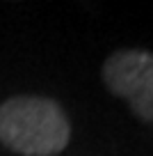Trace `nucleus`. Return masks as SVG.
<instances>
[{"label": "nucleus", "instance_id": "2", "mask_svg": "<svg viewBox=\"0 0 153 156\" xmlns=\"http://www.w3.org/2000/svg\"><path fill=\"white\" fill-rule=\"evenodd\" d=\"M103 80L107 90L133 108V112L153 122V53L128 48L110 55L103 64Z\"/></svg>", "mask_w": 153, "mask_h": 156}, {"label": "nucleus", "instance_id": "1", "mask_svg": "<svg viewBox=\"0 0 153 156\" xmlns=\"http://www.w3.org/2000/svg\"><path fill=\"white\" fill-rule=\"evenodd\" d=\"M71 138L64 110L43 97H14L0 106V142L23 156H55Z\"/></svg>", "mask_w": 153, "mask_h": 156}]
</instances>
